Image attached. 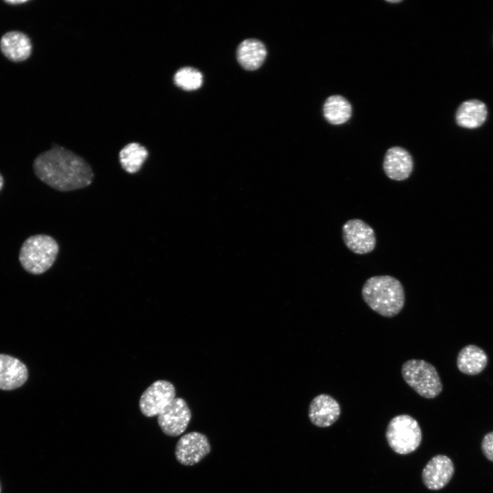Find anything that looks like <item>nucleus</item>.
<instances>
[{
  "instance_id": "1",
  "label": "nucleus",
  "mask_w": 493,
  "mask_h": 493,
  "mask_svg": "<svg viewBox=\"0 0 493 493\" xmlns=\"http://www.w3.org/2000/svg\"><path fill=\"white\" fill-rule=\"evenodd\" d=\"M33 168L40 181L62 192L85 188L94 178L92 168L82 157L58 145L38 155Z\"/></svg>"
},
{
  "instance_id": "2",
  "label": "nucleus",
  "mask_w": 493,
  "mask_h": 493,
  "mask_svg": "<svg viewBox=\"0 0 493 493\" xmlns=\"http://www.w3.org/2000/svg\"><path fill=\"white\" fill-rule=\"evenodd\" d=\"M362 296L371 309L388 318L399 314L405 303L402 283L390 275H377L367 279L362 289Z\"/></svg>"
},
{
  "instance_id": "3",
  "label": "nucleus",
  "mask_w": 493,
  "mask_h": 493,
  "mask_svg": "<svg viewBox=\"0 0 493 493\" xmlns=\"http://www.w3.org/2000/svg\"><path fill=\"white\" fill-rule=\"evenodd\" d=\"M58 252L59 245L53 237L37 234L24 241L19 251L18 260L27 273L40 275L53 266Z\"/></svg>"
},
{
  "instance_id": "4",
  "label": "nucleus",
  "mask_w": 493,
  "mask_h": 493,
  "mask_svg": "<svg viewBox=\"0 0 493 493\" xmlns=\"http://www.w3.org/2000/svg\"><path fill=\"white\" fill-rule=\"evenodd\" d=\"M401 375L405 383L425 399L435 398L442 391V383L435 367L423 359L405 362Z\"/></svg>"
},
{
  "instance_id": "5",
  "label": "nucleus",
  "mask_w": 493,
  "mask_h": 493,
  "mask_svg": "<svg viewBox=\"0 0 493 493\" xmlns=\"http://www.w3.org/2000/svg\"><path fill=\"white\" fill-rule=\"evenodd\" d=\"M385 437L389 446L395 453L407 455L420 446L422 431L416 419L407 414H401L390 420Z\"/></svg>"
},
{
  "instance_id": "6",
  "label": "nucleus",
  "mask_w": 493,
  "mask_h": 493,
  "mask_svg": "<svg viewBox=\"0 0 493 493\" xmlns=\"http://www.w3.org/2000/svg\"><path fill=\"white\" fill-rule=\"evenodd\" d=\"M342 232L344 244L354 253L367 254L375 248L377 240L375 231L361 219L347 220L342 226Z\"/></svg>"
},
{
  "instance_id": "7",
  "label": "nucleus",
  "mask_w": 493,
  "mask_h": 493,
  "mask_svg": "<svg viewBox=\"0 0 493 493\" xmlns=\"http://www.w3.org/2000/svg\"><path fill=\"white\" fill-rule=\"evenodd\" d=\"M175 388L169 381L157 380L142 394L140 412L147 417L158 416L175 398Z\"/></svg>"
},
{
  "instance_id": "8",
  "label": "nucleus",
  "mask_w": 493,
  "mask_h": 493,
  "mask_svg": "<svg viewBox=\"0 0 493 493\" xmlns=\"http://www.w3.org/2000/svg\"><path fill=\"white\" fill-rule=\"evenodd\" d=\"M191 416L186 402L181 398L175 397L157 416V422L164 434L178 436L186 429Z\"/></svg>"
},
{
  "instance_id": "9",
  "label": "nucleus",
  "mask_w": 493,
  "mask_h": 493,
  "mask_svg": "<svg viewBox=\"0 0 493 493\" xmlns=\"http://www.w3.org/2000/svg\"><path fill=\"white\" fill-rule=\"evenodd\" d=\"M207 438L199 432H190L179 438L175 446V457L184 466H192L210 452Z\"/></svg>"
},
{
  "instance_id": "10",
  "label": "nucleus",
  "mask_w": 493,
  "mask_h": 493,
  "mask_svg": "<svg viewBox=\"0 0 493 493\" xmlns=\"http://www.w3.org/2000/svg\"><path fill=\"white\" fill-rule=\"evenodd\" d=\"M451 459L444 455L431 458L422 470V479L429 490H438L446 486L454 474Z\"/></svg>"
},
{
  "instance_id": "11",
  "label": "nucleus",
  "mask_w": 493,
  "mask_h": 493,
  "mask_svg": "<svg viewBox=\"0 0 493 493\" xmlns=\"http://www.w3.org/2000/svg\"><path fill=\"white\" fill-rule=\"evenodd\" d=\"M341 413L340 405L331 396L320 394L311 401L308 416L312 423L319 427H327L336 422Z\"/></svg>"
},
{
  "instance_id": "12",
  "label": "nucleus",
  "mask_w": 493,
  "mask_h": 493,
  "mask_svg": "<svg viewBox=\"0 0 493 493\" xmlns=\"http://www.w3.org/2000/svg\"><path fill=\"white\" fill-rule=\"evenodd\" d=\"M414 161L410 153L401 147H392L385 152L383 169L385 175L394 181L409 178L413 171Z\"/></svg>"
},
{
  "instance_id": "13",
  "label": "nucleus",
  "mask_w": 493,
  "mask_h": 493,
  "mask_svg": "<svg viewBox=\"0 0 493 493\" xmlns=\"http://www.w3.org/2000/svg\"><path fill=\"white\" fill-rule=\"evenodd\" d=\"M28 378V370L21 361L0 354V390H12L22 386Z\"/></svg>"
},
{
  "instance_id": "14",
  "label": "nucleus",
  "mask_w": 493,
  "mask_h": 493,
  "mask_svg": "<svg viewBox=\"0 0 493 493\" xmlns=\"http://www.w3.org/2000/svg\"><path fill=\"white\" fill-rule=\"evenodd\" d=\"M0 47L4 55L14 62L26 60L31 52L29 38L23 33L16 31L5 34L1 39Z\"/></svg>"
},
{
  "instance_id": "15",
  "label": "nucleus",
  "mask_w": 493,
  "mask_h": 493,
  "mask_svg": "<svg viewBox=\"0 0 493 493\" xmlns=\"http://www.w3.org/2000/svg\"><path fill=\"white\" fill-rule=\"evenodd\" d=\"M487 115V107L483 102L478 99H469L459 106L455 120L462 127L475 129L484 123Z\"/></svg>"
},
{
  "instance_id": "16",
  "label": "nucleus",
  "mask_w": 493,
  "mask_h": 493,
  "mask_svg": "<svg viewBox=\"0 0 493 493\" xmlns=\"http://www.w3.org/2000/svg\"><path fill=\"white\" fill-rule=\"evenodd\" d=\"M488 360V355L481 348L475 344H468L459 351L457 366L464 374L476 375L485 369Z\"/></svg>"
},
{
  "instance_id": "17",
  "label": "nucleus",
  "mask_w": 493,
  "mask_h": 493,
  "mask_svg": "<svg viewBox=\"0 0 493 493\" xmlns=\"http://www.w3.org/2000/svg\"><path fill=\"white\" fill-rule=\"evenodd\" d=\"M266 56V49L264 45L256 39L244 40L238 47V61L246 70L257 69L263 64Z\"/></svg>"
},
{
  "instance_id": "18",
  "label": "nucleus",
  "mask_w": 493,
  "mask_h": 493,
  "mask_svg": "<svg viewBox=\"0 0 493 493\" xmlns=\"http://www.w3.org/2000/svg\"><path fill=\"white\" fill-rule=\"evenodd\" d=\"M149 155L147 149L137 142L125 145L119 153L122 168L128 173L138 172Z\"/></svg>"
},
{
  "instance_id": "19",
  "label": "nucleus",
  "mask_w": 493,
  "mask_h": 493,
  "mask_svg": "<svg viewBox=\"0 0 493 493\" xmlns=\"http://www.w3.org/2000/svg\"><path fill=\"white\" fill-rule=\"evenodd\" d=\"M323 114L332 125H341L351 116L350 103L340 95H332L327 99L323 106Z\"/></svg>"
},
{
  "instance_id": "20",
  "label": "nucleus",
  "mask_w": 493,
  "mask_h": 493,
  "mask_svg": "<svg viewBox=\"0 0 493 493\" xmlns=\"http://www.w3.org/2000/svg\"><path fill=\"white\" fill-rule=\"evenodd\" d=\"M175 84L185 90H194L201 87L203 76L201 72L191 67H184L174 77Z\"/></svg>"
},
{
  "instance_id": "21",
  "label": "nucleus",
  "mask_w": 493,
  "mask_h": 493,
  "mask_svg": "<svg viewBox=\"0 0 493 493\" xmlns=\"http://www.w3.org/2000/svg\"><path fill=\"white\" fill-rule=\"evenodd\" d=\"M482 451L485 456L493 462V432L486 434L481 443Z\"/></svg>"
},
{
  "instance_id": "22",
  "label": "nucleus",
  "mask_w": 493,
  "mask_h": 493,
  "mask_svg": "<svg viewBox=\"0 0 493 493\" xmlns=\"http://www.w3.org/2000/svg\"><path fill=\"white\" fill-rule=\"evenodd\" d=\"M5 2L10 3V4H21V3H26L27 1L26 0H10V1H6Z\"/></svg>"
},
{
  "instance_id": "23",
  "label": "nucleus",
  "mask_w": 493,
  "mask_h": 493,
  "mask_svg": "<svg viewBox=\"0 0 493 493\" xmlns=\"http://www.w3.org/2000/svg\"><path fill=\"white\" fill-rule=\"evenodd\" d=\"M4 184V179L2 175L0 173V191L2 189Z\"/></svg>"
},
{
  "instance_id": "24",
  "label": "nucleus",
  "mask_w": 493,
  "mask_h": 493,
  "mask_svg": "<svg viewBox=\"0 0 493 493\" xmlns=\"http://www.w3.org/2000/svg\"><path fill=\"white\" fill-rule=\"evenodd\" d=\"M387 1H388V2H390V3H399V2L401 1V0H400V1H399V0H397V1H395V0H394V1L388 0Z\"/></svg>"
},
{
  "instance_id": "25",
  "label": "nucleus",
  "mask_w": 493,
  "mask_h": 493,
  "mask_svg": "<svg viewBox=\"0 0 493 493\" xmlns=\"http://www.w3.org/2000/svg\"><path fill=\"white\" fill-rule=\"evenodd\" d=\"M0 493H1V485H0Z\"/></svg>"
}]
</instances>
